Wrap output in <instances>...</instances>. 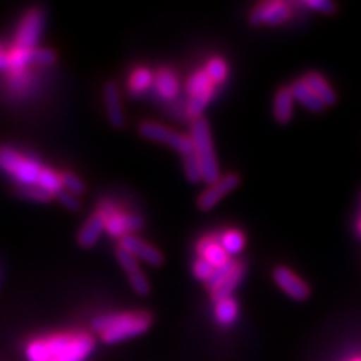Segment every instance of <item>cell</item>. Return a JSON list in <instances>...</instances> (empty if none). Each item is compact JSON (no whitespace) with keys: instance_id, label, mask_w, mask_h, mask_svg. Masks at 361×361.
Masks as SVG:
<instances>
[{"instance_id":"cell-1","label":"cell","mask_w":361,"mask_h":361,"mask_svg":"<svg viewBox=\"0 0 361 361\" xmlns=\"http://www.w3.org/2000/svg\"><path fill=\"white\" fill-rule=\"evenodd\" d=\"M95 348L87 333H62L35 338L26 346L27 361H85Z\"/></svg>"},{"instance_id":"cell-2","label":"cell","mask_w":361,"mask_h":361,"mask_svg":"<svg viewBox=\"0 0 361 361\" xmlns=\"http://www.w3.org/2000/svg\"><path fill=\"white\" fill-rule=\"evenodd\" d=\"M152 318L148 312H123L101 314L92 321V330L107 345L121 343L148 331Z\"/></svg>"},{"instance_id":"cell-3","label":"cell","mask_w":361,"mask_h":361,"mask_svg":"<svg viewBox=\"0 0 361 361\" xmlns=\"http://www.w3.org/2000/svg\"><path fill=\"white\" fill-rule=\"evenodd\" d=\"M190 137L193 140L195 145V154L202 167V175L203 180L208 184L216 183L220 176V169L216 151H214V143H212V135L208 122L200 118L193 121L190 130Z\"/></svg>"},{"instance_id":"cell-4","label":"cell","mask_w":361,"mask_h":361,"mask_svg":"<svg viewBox=\"0 0 361 361\" xmlns=\"http://www.w3.org/2000/svg\"><path fill=\"white\" fill-rule=\"evenodd\" d=\"M42 169L44 166L35 158L21 154L9 146L0 148V171L13 178L18 187L38 185Z\"/></svg>"},{"instance_id":"cell-5","label":"cell","mask_w":361,"mask_h":361,"mask_svg":"<svg viewBox=\"0 0 361 361\" xmlns=\"http://www.w3.org/2000/svg\"><path fill=\"white\" fill-rule=\"evenodd\" d=\"M139 133L145 139L171 146L173 151L179 152L183 157L195 152V145L190 135L179 134L171 128H167L166 126H161V123L149 121L142 122L139 126Z\"/></svg>"},{"instance_id":"cell-6","label":"cell","mask_w":361,"mask_h":361,"mask_svg":"<svg viewBox=\"0 0 361 361\" xmlns=\"http://www.w3.org/2000/svg\"><path fill=\"white\" fill-rule=\"evenodd\" d=\"M45 17L39 8H32L23 16L18 23L14 38V49L20 50H37L44 30Z\"/></svg>"},{"instance_id":"cell-7","label":"cell","mask_w":361,"mask_h":361,"mask_svg":"<svg viewBox=\"0 0 361 361\" xmlns=\"http://www.w3.org/2000/svg\"><path fill=\"white\" fill-rule=\"evenodd\" d=\"M99 208L106 212V232L113 238H126L143 226V220L139 216L123 212L111 203H106Z\"/></svg>"},{"instance_id":"cell-8","label":"cell","mask_w":361,"mask_h":361,"mask_svg":"<svg viewBox=\"0 0 361 361\" xmlns=\"http://www.w3.org/2000/svg\"><path fill=\"white\" fill-rule=\"evenodd\" d=\"M241 178L236 173H228L223 175L216 183L209 184L205 191H202V195L197 199V208L200 211H211L216 208L219 203L228 196L229 193L240 185Z\"/></svg>"},{"instance_id":"cell-9","label":"cell","mask_w":361,"mask_h":361,"mask_svg":"<svg viewBox=\"0 0 361 361\" xmlns=\"http://www.w3.org/2000/svg\"><path fill=\"white\" fill-rule=\"evenodd\" d=\"M290 17V9L286 2H264L255 6L250 13V23L253 26H277Z\"/></svg>"},{"instance_id":"cell-10","label":"cell","mask_w":361,"mask_h":361,"mask_svg":"<svg viewBox=\"0 0 361 361\" xmlns=\"http://www.w3.org/2000/svg\"><path fill=\"white\" fill-rule=\"evenodd\" d=\"M273 279L277 286L293 300L306 301L310 297V286L286 267H276L273 271Z\"/></svg>"},{"instance_id":"cell-11","label":"cell","mask_w":361,"mask_h":361,"mask_svg":"<svg viewBox=\"0 0 361 361\" xmlns=\"http://www.w3.org/2000/svg\"><path fill=\"white\" fill-rule=\"evenodd\" d=\"M119 247L131 253L135 259H139V261H143L148 265L160 267L164 262L163 253L158 250L157 247L139 238V236H134V235L126 236V238L119 240Z\"/></svg>"},{"instance_id":"cell-12","label":"cell","mask_w":361,"mask_h":361,"mask_svg":"<svg viewBox=\"0 0 361 361\" xmlns=\"http://www.w3.org/2000/svg\"><path fill=\"white\" fill-rule=\"evenodd\" d=\"M106 232V212L98 208L92 216H90L86 223L82 226L77 235V244L82 248H92L101 235Z\"/></svg>"},{"instance_id":"cell-13","label":"cell","mask_w":361,"mask_h":361,"mask_svg":"<svg viewBox=\"0 0 361 361\" xmlns=\"http://www.w3.org/2000/svg\"><path fill=\"white\" fill-rule=\"evenodd\" d=\"M104 106H106V113L109 122L111 123V127L115 128H122L126 126V113H123V106H122V99L119 89L116 83L109 82L104 86Z\"/></svg>"},{"instance_id":"cell-14","label":"cell","mask_w":361,"mask_h":361,"mask_svg":"<svg viewBox=\"0 0 361 361\" xmlns=\"http://www.w3.org/2000/svg\"><path fill=\"white\" fill-rule=\"evenodd\" d=\"M196 250L199 257L205 259V261H208L214 268H220L231 262V256L221 247L217 236H207V238H202L196 245Z\"/></svg>"},{"instance_id":"cell-15","label":"cell","mask_w":361,"mask_h":361,"mask_svg":"<svg viewBox=\"0 0 361 361\" xmlns=\"http://www.w3.org/2000/svg\"><path fill=\"white\" fill-rule=\"evenodd\" d=\"M154 87L158 97L166 101L176 99V97L180 92L179 78L172 70H169V68H160V70L155 73Z\"/></svg>"},{"instance_id":"cell-16","label":"cell","mask_w":361,"mask_h":361,"mask_svg":"<svg viewBox=\"0 0 361 361\" xmlns=\"http://www.w3.org/2000/svg\"><path fill=\"white\" fill-rule=\"evenodd\" d=\"M216 83H214L208 73L205 71V68L202 70H197L196 73L191 74L187 80L185 89L188 98H195V97H211L214 98L216 95Z\"/></svg>"},{"instance_id":"cell-17","label":"cell","mask_w":361,"mask_h":361,"mask_svg":"<svg viewBox=\"0 0 361 361\" xmlns=\"http://www.w3.org/2000/svg\"><path fill=\"white\" fill-rule=\"evenodd\" d=\"M289 87L292 90L293 98H295L298 103H301L304 107L309 109L310 111L319 113L326 107L324 101L313 92L312 87L306 82H304L302 78L293 82Z\"/></svg>"},{"instance_id":"cell-18","label":"cell","mask_w":361,"mask_h":361,"mask_svg":"<svg viewBox=\"0 0 361 361\" xmlns=\"http://www.w3.org/2000/svg\"><path fill=\"white\" fill-rule=\"evenodd\" d=\"M293 95L290 87H280L274 97L273 113L279 123H288L293 115Z\"/></svg>"},{"instance_id":"cell-19","label":"cell","mask_w":361,"mask_h":361,"mask_svg":"<svg viewBox=\"0 0 361 361\" xmlns=\"http://www.w3.org/2000/svg\"><path fill=\"white\" fill-rule=\"evenodd\" d=\"M238 302H236L233 297L214 302V318H216L217 324L224 326V329L235 324V321L238 319Z\"/></svg>"},{"instance_id":"cell-20","label":"cell","mask_w":361,"mask_h":361,"mask_svg":"<svg viewBox=\"0 0 361 361\" xmlns=\"http://www.w3.org/2000/svg\"><path fill=\"white\" fill-rule=\"evenodd\" d=\"M155 73H152L149 68L139 66L131 71L128 77V92L131 95H142L146 90H149L154 86Z\"/></svg>"},{"instance_id":"cell-21","label":"cell","mask_w":361,"mask_h":361,"mask_svg":"<svg viewBox=\"0 0 361 361\" xmlns=\"http://www.w3.org/2000/svg\"><path fill=\"white\" fill-rule=\"evenodd\" d=\"M302 80L306 82L312 87L313 92L324 101L325 106L336 104V101H337L336 92L333 90V87L329 85V82H326L319 73L310 71V73L304 75Z\"/></svg>"},{"instance_id":"cell-22","label":"cell","mask_w":361,"mask_h":361,"mask_svg":"<svg viewBox=\"0 0 361 361\" xmlns=\"http://www.w3.org/2000/svg\"><path fill=\"white\" fill-rule=\"evenodd\" d=\"M245 274V267L243 262H238V261H233V267H232V271H231V276L228 277V280L224 281V283L216 290L211 293L212 297V301H220V300H224V298H229L232 297L233 290L238 288V285L241 283V280Z\"/></svg>"},{"instance_id":"cell-23","label":"cell","mask_w":361,"mask_h":361,"mask_svg":"<svg viewBox=\"0 0 361 361\" xmlns=\"http://www.w3.org/2000/svg\"><path fill=\"white\" fill-rule=\"evenodd\" d=\"M221 247L224 248L226 252H228L229 256L232 255H238L244 250L245 247V236L241 231H236V229H229L220 235L219 238Z\"/></svg>"},{"instance_id":"cell-24","label":"cell","mask_w":361,"mask_h":361,"mask_svg":"<svg viewBox=\"0 0 361 361\" xmlns=\"http://www.w3.org/2000/svg\"><path fill=\"white\" fill-rule=\"evenodd\" d=\"M38 185L41 188H44L45 191H49V193L53 195L54 197L58 196L61 191L63 190L61 175L58 172H54L51 167H44L42 169L39 179H38Z\"/></svg>"},{"instance_id":"cell-25","label":"cell","mask_w":361,"mask_h":361,"mask_svg":"<svg viewBox=\"0 0 361 361\" xmlns=\"http://www.w3.org/2000/svg\"><path fill=\"white\" fill-rule=\"evenodd\" d=\"M205 71L208 73L209 78L214 83L221 85V83L226 82V78H228L229 68H228V63H226V61L223 58H220V56H214V58H211L207 62Z\"/></svg>"},{"instance_id":"cell-26","label":"cell","mask_w":361,"mask_h":361,"mask_svg":"<svg viewBox=\"0 0 361 361\" xmlns=\"http://www.w3.org/2000/svg\"><path fill=\"white\" fill-rule=\"evenodd\" d=\"M33 51L35 50H20V49H11L8 51L9 59V70H23L29 63H33Z\"/></svg>"},{"instance_id":"cell-27","label":"cell","mask_w":361,"mask_h":361,"mask_svg":"<svg viewBox=\"0 0 361 361\" xmlns=\"http://www.w3.org/2000/svg\"><path fill=\"white\" fill-rule=\"evenodd\" d=\"M183 163H184V173L190 183L197 184V183H200V180H203L202 167H200V163H199L195 152L183 157Z\"/></svg>"},{"instance_id":"cell-28","label":"cell","mask_w":361,"mask_h":361,"mask_svg":"<svg viewBox=\"0 0 361 361\" xmlns=\"http://www.w3.org/2000/svg\"><path fill=\"white\" fill-rule=\"evenodd\" d=\"M18 195L25 199L33 200V202H41V203H47L54 199L53 195H50L49 191H45L39 185H27V187H18L17 188Z\"/></svg>"},{"instance_id":"cell-29","label":"cell","mask_w":361,"mask_h":361,"mask_svg":"<svg viewBox=\"0 0 361 361\" xmlns=\"http://www.w3.org/2000/svg\"><path fill=\"white\" fill-rule=\"evenodd\" d=\"M61 180H62L63 190L68 191V193L75 195V196H80L82 193H85L86 187L83 184V180L78 178L75 173L65 171V172L61 173Z\"/></svg>"},{"instance_id":"cell-30","label":"cell","mask_w":361,"mask_h":361,"mask_svg":"<svg viewBox=\"0 0 361 361\" xmlns=\"http://www.w3.org/2000/svg\"><path fill=\"white\" fill-rule=\"evenodd\" d=\"M232 267H233V261H231L229 264H226V265H223V267H220V268H216L214 269V274L211 276V279L207 281V288H208V290L212 293V292H216L226 280H228V277L231 276V271H232Z\"/></svg>"},{"instance_id":"cell-31","label":"cell","mask_w":361,"mask_h":361,"mask_svg":"<svg viewBox=\"0 0 361 361\" xmlns=\"http://www.w3.org/2000/svg\"><path fill=\"white\" fill-rule=\"evenodd\" d=\"M116 259H118L119 265L122 267V269L126 271L128 276L142 271L139 259H135L131 253H128L127 250H123V248H121V247H118V250H116Z\"/></svg>"},{"instance_id":"cell-32","label":"cell","mask_w":361,"mask_h":361,"mask_svg":"<svg viewBox=\"0 0 361 361\" xmlns=\"http://www.w3.org/2000/svg\"><path fill=\"white\" fill-rule=\"evenodd\" d=\"M128 281H130L133 290L137 293V295L145 297V295H148V293L151 292L149 281H148V279H146V276L142 273V271L128 276Z\"/></svg>"},{"instance_id":"cell-33","label":"cell","mask_w":361,"mask_h":361,"mask_svg":"<svg viewBox=\"0 0 361 361\" xmlns=\"http://www.w3.org/2000/svg\"><path fill=\"white\" fill-rule=\"evenodd\" d=\"M193 274L197 280L203 281V283H207V281L211 279V276L214 274V268L208 261H205L203 257H197L196 261L193 262Z\"/></svg>"},{"instance_id":"cell-34","label":"cell","mask_w":361,"mask_h":361,"mask_svg":"<svg viewBox=\"0 0 361 361\" xmlns=\"http://www.w3.org/2000/svg\"><path fill=\"white\" fill-rule=\"evenodd\" d=\"M304 6H307L310 9H316L318 13L322 14H334L337 11V5L330 2V0H307V2H302Z\"/></svg>"},{"instance_id":"cell-35","label":"cell","mask_w":361,"mask_h":361,"mask_svg":"<svg viewBox=\"0 0 361 361\" xmlns=\"http://www.w3.org/2000/svg\"><path fill=\"white\" fill-rule=\"evenodd\" d=\"M56 62V53L49 49H37L33 51V63L41 66H49Z\"/></svg>"},{"instance_id":"cell-36","label":"cell","mask_w":361,"mask_h":361,"mask_svg":"<svg viewBox=\"0 0 361 361\" xmlns=\"http://www.w3.org/2000/svg\"><path fill=\"white\" fill-rule=\"evenodd\" d=\"M56 199H58L61 202V205H63L66 209H70V211L80 209V200H78V197L75 195L68 193V191H65V190H62L61 193L56 196Z\"/></svg>"},{"instance_id":"cell-37","label":"cell","mask_w":361,"mask_h":361,"mask_svg":"<svg viewBox=\"0 0 361 361\" xmlns=\"http://www.w3.org/2000/svg\"><path fill=\"white\" fill-rule=\"evenodd\" d=\"M9 70V59H8V53L0 54V71Z\"/></svg>"},{"instance_id":"cell-38","label":"cell","mask_w":361,"mask_h":361,"mask_svg":"<svg viewBox=\"0 0 361 361\" xmlns=\"http://www.w3.org/2000/svg\"><path fill=\"white\" fill-rule=\"evenodd\" d=\"M5 53H6V51L4 50V45H2V44H0V54H5Z\"/></svg>"},{"instance_id":"cell-39","label":"cell","mask_w":361,"mask_h":361,"mask_svg":"<svg viewBox=\"0 0 361 361\" xmlns=\"http://www.w3.org/2000/svg\"><path fill=\"white\" fill-rule=\"evenodd\" d=\"M358 231H360V233H361V220H360V223H358Z\"/></svg>"},{"instance_id":"cell-40","label":"cell","mask_w":361,"mask_h":361,"mask_svg":"<svg viewBox=\"0 0 361 361\" xmlns=\"http://www.w3.org/2000/svg\"><path fill=\"white\" fill-rule=\"evenodd\" d=\"M355 361H361V360H355Z\"/></svg>"}]
</instances>
